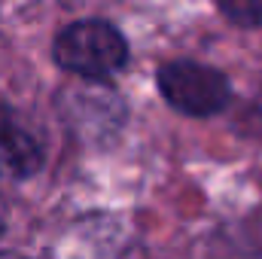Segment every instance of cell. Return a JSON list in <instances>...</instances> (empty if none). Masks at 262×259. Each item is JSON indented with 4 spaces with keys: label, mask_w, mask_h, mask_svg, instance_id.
Instances as JSON below:
<instances>
[{
    "label": "cell",
    "mask_w": 262,
    "mask_h": 259,
    "mask_svg": "<svg viewBox=\"0 0 262 259\" xmlns=\"http://www.w3.org/2000/svg\"><path fill=\"white\" fill-rule=\"evenodd\" d=\"M55 64L82 79H110L128 64V43L122 31L104 18L70 21L52 43Z\"/></svg>",
    "instance_id": "cell-1"
},
{
    "label": "cell",
    "mask_w": 262,
    "mask_h": 259,
    "mask_svg": "<svg viewBox=\"0 0 262 259\" xmlns=\"http://www.w3.org/2000/svg\"><path fill=\"white\" fill-rule=\"evenodd\" d=\"M159 92L162 98L183 116L204 119L226 110L232 98L229 79L216 67L198 61H168L159 70Z\"/></svg>",
    "instance_id": "cell-2"
},
{
    "label": "cell",
    "mask_w": 262,
    "mask_h": 259,
    "mask_svg": "<svg viewBox=\"0 0 262 259\" xmlns=\"http://www.w3.org/2000/svg\"><path fill=\"white\" fill-rule=\"evenodd\" d=\"M46 162L43 134L34 128L18 110L0 104V177L28 180Z\"/></svg>",
    "instance_id": "cell-3"
},
{
    "label": "cell",
    "mask_w": 262,
    "mask_h": 259,
    "mask_svg": "<svg viewBox=\"0 0 262 259\" xmlns=\"http://www.w3.org/2000/svg\"><path fill=\"white\" fill-rule=\"evenodd\" d=\"M216 9L238 28H262V0H244V3L232 0V3H220Z\"/></svg>",
    "instance_id": "cell-4"
},
{
    "label": "cell",
    "mask_w": 262,
    "mask_h": 259,
    "mask_svg": "<svg viewBox=\"0 0 262 259\" xmlns=\"http://www.w3.org/2000/svg\"><path fill=\"white\" fill-rule=\"evenodd\" d=\"M3 229H6V204L0 198V235H3Z\"/></svg>",
    "instance_id": "cell-5"
},
{
    "label": "cell",
    "mask_w": 262,
    "mask_h": 259,
    "mask_svg": "<svg viewBox=\"0 0 262 259\" xmlns=\"http://www.w3.org/2000/svg\"><path fill=\"white\" fill-rule=\"evenodd\" d=\"M0 259H25V256H21V253H9V250H3V253H0Z\"/></svg>",
    "instance_id": "cell-6"
}]
</instances>
